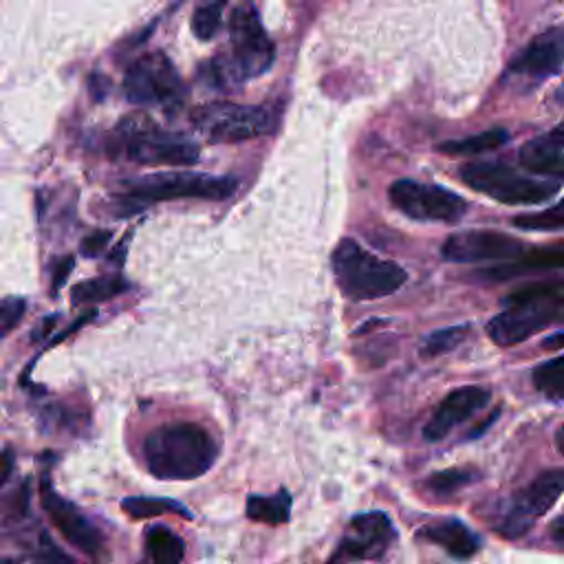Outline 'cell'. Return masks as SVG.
Listing matches in <instances>:
<instances>
[{
	"label": "cell",
	"instance_id": "obj_1",
	"mask_svg": "<svg viewBox=\"0 0 564 564\" xmlns=\"http://www.w3.org/2000/svg\"><path fill=\"white\" fill-rule=\"evenodd\" d=\"M143 458L159 480H194L216 463L218 443L198 423H163L145 436Z\"/></svg>",
	"mask_w": 564,
	"mask_h": 564
},
{
	"label": "cell",
	"instance_id": "obj_2",
	"mask_svg": "<svg viewBox=\"0 0 564 564\" xmlns=\"http://www.w3.org/2000/svg\"><path fill=\"white\" fill-rule=\"evenodd\" d=\"M106 150L110 156L139 165H194L200 156L192 139L161 130L143 115L121 119L108 134Z\"/></svg>",
	"mask_w": 564,
	"mask_h": 564
},
{
	"label": "cell",
	"instance_id": "obj_3",
	"mask_svg": "<svg viewBox=\"0 0 564 564\" xmlns=\"http://www.w3.org/2000/svg\"><path fill=\"white\" fill-rule=\"evenodd\" d=\"M229 44L231 53L227 57H216L205 66V75L214 86H225L229 79L258 77L273 64L275 46L251 0H242L234 9L229 20Z\"/></svg>",
	"mask_w": 564,
	"mask_h": 564
},
{
	"label": "cell",
	"instance_id": "obj_4",
	"mask_svg": "<svg viewBox=\"0 0 564 564\" xmlns=\"http://www.w3.org/2000/svg\"><path fill=\"white\" fill-rule=\"evenodd\" d=\"M115 198L119 203L130 205V209H139L148 203L172 200V198H207L223 200L229 198L238 181L234 176H214L203 172H154L143 176L123 178L117 183Z\"/></svg>",
	"mask_w": 564,
	"mask_h": 564
},
{
	"label": "cell",
	"instance_id": "obj_5",
	"mask_svg": "<svg viewBox=\"0 0 564 564\" xmlns=\"http://www.w3.org/2000/svg\"><path fill=\"white\" fill-rule=\"evenodd\" d=\"M333 271L341 293L359 302L386 297L408 280V273L397 262L366 251L352 238H344L335 247Z\"/></svg>",
	"mask_w": 564,
	"mask_h": 564
},
{
	"label": "cell",
	"instance_id": "obj_6",
	"mask_svg": "<svg viewBox=\"0 0 564 564\" xmlns=\"http://www.w3.org/2000/svg\"><path fill=\"white\" fill-rule=\"evenodd\" d=\"M192 123L214 143H240L269 134L275 126L273 110L231 101H214L192 110Z\"/></svg>",
	"mask_w": 564,
	"mask_h": 564
},
{
	"label": "cell",
	"instance_id": "obj_7",
	"mask_svg": "<svg viewBox=\"0 0 564 564\" xmlns=\"http://www.w3.org/2000/svg\"><path fill=\"white\" fill-rule=\"evenodd\" d=\"M460 178L476 192L505 205H535L557 192V181H533L505 163H467Z\"/></svg>",
	"mask_w": 564,
	"mask_h": 564
},
{
	"label": "cell",
	"instance_id": "obj_8",
	"mask_svg": "<svg viewBox=\"0 0 564 564\" xmlns=\"http://www.w3.org/2000/svg\"><path fill=\"white\" fill-rule=\"evenodd\" d=\"M564 494V467H551L538 474L518 491L498 522V533L507 540L522 538Z\"/></svg>",
	"mask_w": 564,
	"mask_h": 564
},
{
	"label": "cell",
	"instance_id": "obj_9",
	"mask_svg": "<svg viewBox=\"0 0 564 564\" xmlns=\"http://www.w3.org/2000/svg\"><path fill=\"white\" fill-rule=\"evenodd\" d=\"M123 93L134 104L172 106L181 101L183 82L163 53H148L134 59L123 75Z\"/></svg>",
	"mask_w": 564,
	"mask_h": 564
},
{
	"label": "cell",
	"instance_id": "obj_10",
	"mask_svg": "<svg viewBox=\"0 0 564 564\" xmlns=\"http://www.w3.org/2000/svg\"><path fill=\"white\" fill-rule=\"evenodd\" d=\"M388 196L399 212L414 220L454 223L467 212V203L463 196L441 185L419 183L412 178L394 181L388 189Z\"/></svg>",
	"mask_w": 564,
	"mask_h": 564
},
{
	"label": "cell",
	"instance_id": "obj_11",
	"mask_svg": "<svg viewBox=\"0 0 564 564\" xmlns=\"http://www.w3.org/2000/svg\"><path fill=\"white\" fill-rule=\"evenodd\" d=\"M560 317H564V297L531 300L494 315L487 322V335L498 346H516Z\"/></svg>",
	"mask_w": 564,
	"mask_h": 564
},
{
	"label": "cell",
	"instance_id": "obj_12",
	"mask_svg": "<svg viewBox=\"0 0 564 564\" xmlns=\"http://www.w3.org/2000/svg\"><path fill=\"white\" fill-rule=\"evenodd\" d=\"M394 540L392 520L383 511H364L355 516L337 549L326 564H355L366 560H379Z\"/></svg>",
	"mask_w": 564,
	"mask_h": 564
},
{
	"label": "cell",
	"instance_id": "obj_13",
	"mask_svg": "<svg viewBox=\"0 0 564 564\" xmlns=\"http://www.w3.org/2000/svg\"><path fill=\"white\" fill-rule=\"evenodd\" d=\"M40 498L48 520L55 524V529L64 535L66 542H70L73 546L88 555H97L104 549L101 531L73 502H68L55 491L48 474H42Z\"/></svg>",
	"mask_w": 564,
	"mask_h": 564
},
{
	"label": "cell",
	"instance_id": "obj_14",
	"mask_svg": "<svg viewBox=\"0 0 564 564\" xmlns=\"http://www.w3.org/2000/svg\"><path fill=\"white\" fill-rule=\"evenodd\" d=\"M524 245L502 231L467 229L447 236L441 253L449 262H478V260H516Z\"/></svg>",
	"mask_w": 564,
	"mask_h": 564
},
{
	"label": "cell",
	"instance_id": "obj_15",
	"mask_svg": "<svg viewBox=\"0 0 564 564\" xmlns=\"http://www.w3.org/2000/svg\"><path fill=\"white\" fill-rule=\"evenodd\" d=\"M489 399H491L489 390L480 388V386L454 388L436 405L434 414L430 416V421L423 427V436L430 443L443 441L458 423L467 421L474 412H478L482 405H487Z\"/></svg>",
	"mask_w": 564,
	"mask_h": 564
},
{
	"label": "cell",
	"instance_id": "obj_16",
	"mask_svg": "<svg viewBox=\"0 0 564 564\" xmlns=\"http://www.w3.org/2000/svg\"><path fill=\"white\" fill-rule=\"evenodd\" d=\"M562 64H564V31L555 26L535 35L509 62V73L540 79V77L555 75L562 68Z\"/></svg>",
	"mask_w": 564,
	"mask_h": 564
},
{
	"label": "cell",
	"instance_id": "obj_17",
	"mask_svg": "<svg viewBox=\"0 0 564 564\" xmlns=\"http://www.w3.org/2000/svg\"><path fill=\"white\" fill-rule=\"evenodd\" d=\"M564 267V245H549V247H531L524 249L516 260L491 267V269H480L478 278L489 280V282H505L524 273L533 271H551Z\"/></svg>",
	"mask_w": 564,
	"mask_h": 564
},
{
	"label": "cell",
	"instance_id": "obj_18",
	"mask_svg": "<svg viewBox=\"0 0 564 564\" xmlns=\"http://www.w3.org/2000/svg\"><path fill=\"white\" fill-rule=\"evenodd\" d=\"M419 538L445 549L456 560H469L480 549V538L460 520L443 518L419 529Z\"/></svg>",
	"mask_w": 564,
	"mask_h": 564
},
{
	"label": "cell",
	"instance_id": "obj_19",
	"mask_svg": "<svg viewBox=\"0 0 564 564\" xmlns=\"http://www.w3.org/2000/svg\"><path fill=\"white\" fill-rule=\"evenodd\" d=\"M564 156V119L549 132L533 137L520 148V163L529 172L551 176L557 161Z\"/></svg>",
	"mask_w": 564,
	"mask_h": 564
},
{
	"label": "cell",
	"instance_id": "obj_20",
	"mask_svg": "<svg viewBox=\"0 0 564 564\" xmlns=\"http://www.w3.org/2000/svg\"><path fill=\"white\" fill-rule=\"evenodd\" d=\"M291 494L286 489H280L273 496H260L251 494L247 498V518L262 524H284L291 518Z\"/></svg>",
	"mask_w": 564,
	"mask_h": 564
},
{
	"label": "cell",
	"instance_id": "obj_21",
	"mask_svg": "<svg viewBox=\"0 0 564 564\" xmlns=\"http://www.w3.org/2000/svg\"><path fill=\"white\" fill-rule=\"evenodd\" d=\"M130 289V282L123 280L119 273H110V275H99V278H90L84 280L79 284L73 286L70 291V302L77 306L82 304H95V302H106L115 295H121Z\"/></svg>",
	"mask_w": 564,
	"mask_h": 564
},
{
	"label": "cell",
	"instance_id": "obj_22",
	"mask_svg": "<svg viewBox=\"0 0 564 564\" xmlns=\"http://www.w3.org/2000/svg\"><path fill=\"white\" fill-rule=\"evenodd\" d=\"M145 549L152 564H181L185 555V542L167 527L148 529Z\"/></svg>",
	"mask_w": 564,
	"mask_h": 564
},
{
	"label": "cell",
	"instance_id": "obj_23",
	"mask_svg": "<svg viewBox=\"0 0 564 564\" xmlns=\"http://www.w3.org/2000/svg\"><path fill=\"white\" fill-rule=\"evenodd\" d=\"M121 509L126 516L141 520V518H154L161 513H176L181 518L192 520V511L181 505L178 500H170V498H148V496H130L121 500Z\"/></svg>",
	"mask_w": 564,
	"mask_h": 564
},
{
	"label": "cell",
	"instance_id": "obj_24",
	"mask_svg": "<svg viewBox=\"0 0 564 564\" xmlns=\"http://www.w3.org/2000/svg\"><path fill=\"white\" fill-rule=\"evenodd\" d=\"M507 141H509V132L505 128H489L474 137L443 141L436 145V150L445 152V154H478V152L496 150V148L505 145Z\"/></svg>",
	"mask_w": 564,
	"mask_h": 564
},
{
	"label": "cell",
	"instance_id": "obj_25",
	"mask_svg": "<svg viewBox=\"0 0 564 564\" xmlns=\"http://www.w3.org/2000/svg\"><path fill=\"white\" fill-rule=\"evenodd\" d=\"M533 386L549 401H564V355L533 368Z\"/></svg>",
	"mask_w": 564,
	"mask_h": 564
},
{
	"label": "cell",
	"instance_id": "obj_26",
	"mask_svg": "<svg viewBox=\"0 0 564 564\" xmlns=\"http://www.w3.org/2000/svg\"><path fill=\"white\" fill-rule=\"evenodd\" d=\"M513 227L524 231H560L564 229V198L535 214H518L511 218Z\"/></svg>",
	"mask_w": 564,
	"mask_h": 564
},
{
	"label": "cell",
	"instance_id": "obj_27",
	"mask_svg": "<svg viewBox=\"0 0 564 564\" xmlns=\"http://www.w3.org/2000/svg\"><path fill=\"white\" fill-rule=\"evenodd\" d=\"M225 0H203L192 13V31L198 40H212L223 22Z\"/></svg>",
	"mask_w": 564,
	"mask_h": 564
},
{
	"label": "cell",
	"instance_id": "obj_28",
	"mask_svg": "<svg viewBox=\"0 0 564 564\" xmlns=\"http://www.w3.org/2000/svg\"><path fill=\"white\" fill-rule=\"evenodd\" d=\"M467 335H469V326H467V324L434 330V333H432V335H427V337H425V341L421 344V357L432 359V357L445 355V352L454 350L460 341H465V337H467Z\"/></svg>",
	"mask_w": 564,
	"mask_h": 564
},
{
	"label": "cell",
	"instance_id": "obj_29",
	"mask_svg": "<svg viewBox=\"0 0 564 564\" xmlns=\"http://www.w3.org/2000/svg\"><path fill=\"white\" fill-rule=\"evenodd\" d=\"M544 297H564V278L540 280V282L524 284V286L511 291L502 300V304L513 306V304H522V302H531V300H544Z\"/></svg>",
	"mask_w": 564,
	"mask_h": 564
},
{
	"label": "cell",
	"instance_id": "obj_30",
	"mask_svg": "<svg viewBox=\"0 0 564 564\" xmlns=\"http://www.w3.org/2000/svg\"><path fill=\"white\" fill-rule=\"evenodd\" d=\"M478 478V474L474 469H463V467H452V469H443V471H434L427 480H425V489H430L432 494H454L467 485H471Z\"/></svg>",
	"mask_w": 564,
	"mask_h": 564
},
{
	"label": "cell",
	"instance_id": "obj_31",
	"mask_svg": "<svg viewBox=\"0 0 564 564\" xmlns=\"http://www.w3.org/2000/svg\"><path fill=\"white\" fill-rule=\"evenodd\" d=\"M33 553H31V560L33 564H77L70 555H66L53 540L46 531H40L37 533V542L33 544Z\"/></svg>",
	"mask_w": 564,
	"mask_h": 564
},
{
	"label": "cell",
	"instance_id": "obj_32",
	"mask_svg": "<svg viewBox=\"0 0 564 564\" xmlns=\"http://www.w3.org/2000/svg\"><path fill=\"white\" fill-rule=\"evenodd\" d=\"M26 302L22 297H4L0 300V335L9 333L24 315Z\"/></svg>",
	"mask_w": 564,
	"mask_h": 564
},
{
	"label": "cell",
	"instance_id": "obj_33",
	"mask_svg": "<svg viewBox=\"0 0 564 564\" xmlns=\"http://www.w3.org/2000/svg\"><path fill=\"white\" fill-rule=\"evenodd\" d=\"M112 234L108 229H99V231H93L88 234L82 245H79V251L86 256V258H95V256H101V251L108 247Z\"/></svg>",
	"mask_w": 564,
	"mask_h": 564
},
{
	"label": "cell",
	"instance_id": "obj_34",
	"mask_svg": "<svg viewBox=\"0 0 564 564\" xmlns=\"http://www.w3.org/2000/svg\"><path fill=\"white\" fill-rule=\"evenodd\" d=\"M73 264H75V258L73 256H66L57 267H55V275H53V284H51V293L57 295V291L62 289V284L66 282L68 273L73 271Z\"/></svg>",
	"mask_w": 564,
	"mask_h": 564
},
{
	"label": "cell",
	"instance_id": "obj_35",
	"mask_svg": "<svg viewBox=\"0 0 564 564\" xmlns=\"http://www.w3.org/2000/svg\"><path fill=\"white\" fill-rule=\"evenodd\" d=\"M15 465V452L11 447L0 449V487L11 478Z\"/></svg>",
	"mask_w": 564,
	"mask_h": 564
},
{
	"label": "cell",
	"instance_id": "obj_36",
	"mask_svg": "<svg viewBox=\"0 0 564 564\" xmlns=\"http://www.w3.org/2000/svg\"><path fill=\"white\" fill-rule=\"evenodd\" d=\"M90 90L95 99H104L106 90H108V79L104 75H93L90 77Z\"/></svg>",
	"mask_w": 564,
	"mask_h": 564
},
{
	"label": "cell",
	"instance_id": "obj_37",
	"mask_svg": "<svg viewBox=\"0 0 564 564\" xmlns=\"http://www.w3.org/2000/svg\"><path fill=\"white\" fill-rule=\"evenodd\" d=\"M55 319H57V315H48L46 319H42V322L37 324V328L31 333V339L37 341V339H42L44 335H48L51 328H53V324H55Z\"/></svg>",
	"mask_w": 564,
	"mask_h": 564
},
{
	"label": "cell",
	"instance_id": "obj_38",
	"mask_svg": "<svg viewBox=\"0 0 564 564\" xmlns=\"http://www.w3.org/2000/svg\"><path fill=\"white\" fill-rule=\"evenodd\" d=\"M542 348H546V350H560V348H564V328H562V330H555V333L549 335V337H544V339H542Z\"/></svg>",
	"mask_w": 564,
	"mask_h": 564
},
{
	"label": "cell",
	"instance_id": "obj_39",
	"mask_svg": "<svg viewBox=\"0 0 564 564\" xmlns=\"http://www.w3.org/2000/svg\"><path fill=\"white\" fill-rule=\"evenodd\" d=\"M551 538H553L557 544H564V511L551 522Z\"/></svg>",
	"mask_w": 564,
	"mask_h": 564
},
{
	"label": "cell",
	"instance_id": "obj_40",
	"mask_svg": "<svg viewBox=\"0 0 564 564\" xmlns=\"http://www.w3.org/2000/svg\"><path fill=\"white\" fill-rule=\"evenodd\" d=\"M555 449L564 456V423L557 427V432H555Z\"/></svg>",
	"mask_w": 564,
	"mask_h": 564
},
{
	"label": "cell",
	"instance_id": "obj_41",
	"mask_svg": "<svg viewBox=\"0 0 564 564\" xmlns=\"http://www.w3.org/2000/svg\"><path fill=\"white\" fill-rule=\"evenodd\" d=\"M551 176H553V178H564V156L557 161V165L553 167Z\"/></svg>",
	"mask_w": 564,
	"mask_h": 564
},
{
	"label": "cell",
	"instance_id": "obj_42",
	"mask_svg": "<svg viewBox=\"0 0 564 564\" xmlns=\"http://www.w3.org/2000/svg\"><path fill=\"white\" fill-rule=\"evenodd\" d=\"M0 564H13V562H9V560H2V557H0Z\"/></svg>",
	"mask_w": 564,
	"mask_h": 564
}]
</instances>
